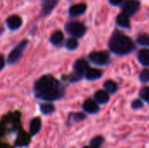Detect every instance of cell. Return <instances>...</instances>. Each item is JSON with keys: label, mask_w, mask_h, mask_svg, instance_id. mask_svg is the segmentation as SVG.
Returning a JSON list of instances; mask_svg holds the SVG:
<instances>
[{"label": "cell", "mask_w": 149, "mask_h": 148, "mask_svg": "<svg viewBox=\"0 0 149 148\" xmlns=\"http://www.w3.org/2000/svg\"><path fill=\"white\" fill-rule=\"evenodd\" d=\"M142 106H143V103L141 99H135L132 103V107L134 109H139V108H141Z\"/></svg>", "instance_id": "cell-27"}, {"label": "cell", "mask_w": 149, "mask_h": 148, "mask_svg": "<svg viewBox=\"0 0 149 148\" xmlns=\"http://www.w3.org/2000/svg\"><path fill=\"white\" fill-rule=\"evenodd\" d=\"M88 69H89L88 64L84 59H79L74 64V72L79 78L81 77L82 75L86 74V72L88 71Z\"/></svg>", "instance_id": "cell-8"}, {"label": "cell", "mask_w": 149, "mask_h": 148, "mask_svg": "<svg viewBox=\"0 0 149 148\" xmlns=\"http://www.w3.org/2000/svg\"><path fill=\"white\" fill-rule=\"evenodd\" d=\"M64 39V35L60 31H55L51 37V43L54 45H59Z\"/></svg>", "instance_id": "cell-17"}, {"label": "cell", "mask_w": 149, "mask_h": 148, "mask_svg": "<svg viewBox=\"0 0 149 148\" xmlns=\"http://www.w3.org/2000/svg\"><path fill=\"white\" fill-rule=\"evenodd\" d=\"M65 46L69 50H74L78 47V40L74 38H69L65 43Z\"/></svg>", "instance_id": "cell-24"}, {"label": "cell", "mask_w": 149, "mask_h": 148, "mask_svg": "<svg viewBox=\"0 0 149 148\" xmlns=\"http://www.w3.org/2000/svg\"><path fill=\"white\" fill-rule=\"evenodd\" d=\"M110 1V3L113 4V5H118V4H120L123 0H109Z\"/></svg>", "instance_id": "cell-29"}, {"label": "cell", "mask_w": 149, "mask_h": 148, "mask_svg": "<svg viewBox=\"0 0 149 148\" xmlns=\"http://www.w3.org/2000/svg\"><path fill=\"white\" fill-rule=\"evenodd\" d=\"M138 59L143 65H149V49H142L138 53Z\"/></svg>", "instance_id": "cell-14"}, {"label": "cell", "mask_w": 149, "mask_h": 148, "mask_svg": "<svg viewBox=\"0 0 149 148\" xmlns=\"http://www.w3.org/2000/svg\"><path fill=\"white\" fill-rule=\"evenodd\" d=\"M140 79L142 82H148L149 81V70L148 69H144L143 71H141V74H140Z\"/></svg>", "instance_id": "cell-26"}, {"label": "cell", "mask_w": 149, "mask_h": 148, "mask_svg": "<svg viewBox=\"0 0 149 148\" xmlns=\"http://www.w3.org/2000/svg\"><path fill=\"white\" fill-rule=\"evenodd\" d=\"M41 129V121L39 118H34L30 123V132L32 134H37Z\"/></svg>", "instance_id": "cell-15"}, {"label": "cell", "mask_w": 149, "mask_h": 148, "mask_svg": "<svg viewBox=\"0 0 149 148\" xmlns=\"http://www.w3.org/2000/svg\"><path fill=\"white\" fill-rule=\"evenodd\" d=\"M104 88L107 93H114L118 89V85L113 80H107L104 84Z\"/></svg>", "instance_id": "cell-19"}, {"label": "cell", "mask_w": 149, "mask_h": 148, "mask_svg": "<svg viewBox=\"0 0 149 148\" xmlns=\"http://www.w3.org/2000/svg\"><path fill=\"white\" fill-rule=\"evenodd\" d=\"M117 24L124 28H128L130 26V20H129V16L124 12H121L119 14L117 17Z\"/></svg>", "instance_id": "cell-12"}, {"label": "cell", "mask_w": 149, "mask_h": 148, "mask_svg": "<svg viewBox=\"0 0 149 148\" xmlns=\"http://www.w3.org/2000/svg\"><path fill=\"white\" fill-rule=\"evenodd\" d=\"M4 65H5L4 58H3V56H1V55H0V70H2V69L3 68Z\"/></svg>", "instance_id": "cell-28"}, {"label": "cell", "mask_w": 149, "mask_h": 148, "mask_svg": "<svg viewBox=\"0 0 149 148\" xmlns=\"http://www.w3.org/2000/svg\"><path fill=\"white\" fill-rule=\"evenodd\" d=\"M101 75H102L101 72L98 69H88V71L86 73V77L89 80L98 79Z\"/></svg>", "instance_id": "cell-18"}, {"label": "cell", "mask_w": 149, "mask_h": 148, "mask_svg": "<svg viewBox=\"0 0 149 148\" xmlns=\"http://www.w3.org/2000/svg\"><path fill=\"white\" fill-rule=\"evenodd\" d=\"M30 140H31V137L28 133H22L18 135V137L17 139V145L21 146V147L27 146L30 143Z\"/></svg>", "instance_id": "cell-16"}, {"label": "cell", "mask_w": 149, "mask_h": 148, "mask_svg": "<svg viewBox=\"0 0 149 148\" xmlns=\"http://www.w3.org/2000/svg\"><path fill=\"white\" fill-rule=\"evenodd\" d=\"M40 110L44 114H49V113H52V112H54L55 108L51 104H44V105H41Z\"/></svg>", "instance_id": "cell-22"}, {"label": "cell", "mask_w": 149, "mask_h": 148, "mask_svg": "<svg viewBox=\"0 0 149 148\" xmlns=\"http://www.w3.org/2000/svg\"><path fill=\"white\" fill-rule=\"evenodd\" d=\"M65 29L67 32H69L75 38H81L82 36H84L86 31V26L79 22H72L66 25Z\"/></svg>", "instance_id": "cell-3"}, {"label": "cell", "mask_w": 149, "mask_h": 148, "mask_svg": "<svg viewBox=\"0 0 149 148\" xmlns=\"http://www.w3.org/2000/svg\"><path fill=\"white\" fill-rule=\"evenodd\" d=\"M61 92L58 90V88L57 89H53V90H50L47 92H38L36 94V96L40 99H44V100H55V99H58L61 97Z\"/></svg>", "instance_id": "cell-6"}, {"label": "cell", "mask_w": 149, "mask_h": 148, "mask_svg": "<svg viewBox=\"0 0 149 148\" xmlns=\"http://www.w3.org/2000/svg\"><path fill=\"white\" fill-rule=\"evenodd\" d=\"M83 109L88 113H96L99 111V106L93 99H86L83 104Z\"/></svg>", "instance_id": "cell-9"}, {"label": "cell", "mask_w": 149, "mask_h": 148, "mask_svg": "<svg viewBox=\"0 0 149 148\" xmlns=\"http://www.w3.org/2000/svg\"><path fill=\"white\" fill-rule=\"evenodd\" d=\"M94 99L95 100L100 103V104H105L109 100V95L106 91L100 90L94 94Z\"/></svg>", "instance_id": "cell-13"}, {"label": "cell", "mask_w": 149, "mask_h": 148, "mask_svg": "<svg viewBox=\"0 0 149 148\" xmlns=\"http://www.w3.org/2000/svg\"><path fill=\"white\" fill-rule=\"evenodd\" d=\"M137 42L141 45L149 46V35L148 34H141L137 38Z\"/></svg>", "instance_id": "cell-21"}, {"label": "cell", "mask_w": 149, "mask_h": 148, "mask_svg": "<svg viewBox=\"0 0 149 148\" xmlns=\"http://www.w3.org/2000/svg\"><path fill=\"white\" fill-rule=\"evenodd\" d=\"M86 10V5L85 3H78L75 5H72L70 10L69 12L72 16H79L83 14Z\"/></svg>", "instance_id": "cell-11"}, {"label": "cell", "mask_w": 149, "mask_h": 148, "mask_svg": "<svg viewBox=\"0 0 149 148\" xmlns=\"http://www.w3.org/2000/svg\"><path fill=\"white\" fill-rule=\"evenodd\" d=\"M22 24V19L20 17L17 15H12L8 17L7 19V25L11 30H16L19 28Z\"/></svg>", "instance_id": "cell-10"}, {"label": "cell", "mask_w": 149, "mask_h": 148, "mask_svg": "<svg viewBox=\"0 0 149 148\" xmlns=\"http://www.w3.org/2000/svg\"><path fill=\"white\" fill-rule=\"evenodd\" d=\"M103 141H104V140L100 136H97V137L93 138L91 140V148H100V147L102 145Z\"/></svg>", "instance_id": "cell-23"}, {"label": "cell", "mask_w": 149, "mask_h": 148, "mask_svg": "<svg viewBox=\"0 0 149 148\" xmlns=\"http://www.w3.org/2000/svg\"><path fill=\"white\" fill-rule=\"evenodd\" d=\"M140 7V3L137 0H127L123 5V12L129 15L135 13Z\"/></svg>", "instance_id": "cell-7"}, {"label": "cell", "mask_w": 149, "mask_h": 148, "mask_svg": "<svg viewBox=\"0 0 149 148\" xmlns=\"http://www.w3.org/2000/svg\"><path fill=\"white\" fill-rule=\"evenodd\" d=\"M56 4V2L53 0H46L43 4V13L45 15L51 12V10L53 9L54 5Z\"/></svg>", "instance_id": "cell-20"}, {"label": "cell", "mask_w": 149, "mask_h": 148, "mask_svg": "<svg viewBox=\"0 0 149 148\" xmlns=\"http://www.w3.org/2000/svg\"><path fill=\"white\" fill-rule=\"evenodd\" d=\"M83 148H90V147H83Z\"/></svg>", "instance_id": "cell-30"}, {"label": "cell", "mask_w": 149, "mask_h": 148, "mask_svg": "<svg viewBox=\"0 0 149 148\" xmlns=\"http://www.w3.org/2000/svg\"><path fill=\"white\" fill-rule=\"evenodd\" d=\"M109 47L113 52L119 55H125L134 50V44L129 37L120 31H116L109 40Z\"/></svg>", "instance_id": "cell-1"}, {"label": "cell", "mask_w": 149, "mask_h": 148, "mask_svg": "<svg viewBox=\"0 0 149 148\" xmlns=\"http://www.w3.org/2000/svg\"><path fill=\"white\" fill-rule=\"evenodd\" d=\"M27 44H28V41L27 40H24L16 48H14L10 51V53L9 54L7 62L9 64H14V63H16L21 58L22 52H23L24 49L25 48V46L27 45Z\"/></svg>", "instance_id": "cell-4"}, {"label": "cell", "mask_w": 149, "mask_h": 148, "mask_svg": "<svg viewBox=\"0 0 149 148\" xmlns=\"http://www.w3.org/2000/svg\"><path fill=\"white\" fill-rule=\"evenodd\" d=\"M140 96L141 98L145 100L147 103L149 104V87H144L141 90V92H140Z\"/></svg>", "instance_id": "cell-25"}, {"label": "cell", "mask_w": 149, "mask_h": 148, "mask_svg": "<svg viewBox=\"0 0 149 148\" xmlns=\"http://www.w3.org/2000/svg\"><path fill=\"white\" fill-rule=\"evenodd\" d=\"M58 86V81L52 76L46 75V76L41 77L39 79L36 81L34 88L37 93H38V92H47L50 90L57 89Z\"/></svg>", "instance_id": "cell-2"}, {"label": "cell", "mask_w": 149, "mask_h": 148, "mask_svg": "<svg viewBox=\"0 0 149 148\" xmlns=\"http://www.w3.org/2000/svg\"><path fill=\"white\" fill-rule=\"evenodd\" d=\"M89 59L95 65H104L109 62L110 58L108 53L106 51H94L89 55Z\"/></svg>", "instance_id": "cell-5"}]
</instances>
